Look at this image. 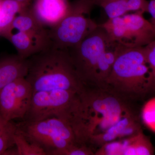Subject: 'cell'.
I'll return each instance as SVG.
<instances>
[{"label": "cell", "instance_id": "9a60e30c", "mask_svg": "<svg viewBox=\"0 0 155 155\" xmlns=\"http://www.w3.org/2000/svg\"><path fill=\"white\" fill-rule=\"evenodd\" d=\"M29 6L17 0H0V36H3L15 17Z\"/></svg>", "mask_w": 155, "mask_h": 155}, {"label": "cell", "instance_id": "2e32d148", "mask_svg": "<svg viewBox=\"0 0 155 155\" xmlns=\"http://www.w3.org/2000/svg\"><path fill=\"white\" fill-rule=\"evenodd\" d=\"M17 130V124L7 121L0 115V155H7L15 147L14 137Z\"/></svg>", "mask_w": 155, "mask_h": 155}, {"label": "cell", "instance_id": "277c9868", "mask_svg": "<svg viewBox=\"0 0 155 155\" xmlns=\"http://www.w3.org/2000/svg\"><path fill=\"white\" fill-rule=\"evenodd\" d=\"M81 94L64 90L35 93L24 121L55 117L69 123L74 131L80 112Z\"/></svg>", "mask_w": 155, "mask_h": 155}, {"label": "cell", "instance_id": "7a4b0ae2", "mask_svg": "<svg viewBox=\"0 0 155 155\" xmlns=\"http://www.w3.org/2000/svg\"><path fill=\"white\" fill-rule=\"evenodd\" d=\"M25 78L38 92L64 90L81 93L85 89L68 50L50 46L28 58Z\"/></svg>", "mask_w": 155, "mask_h": 155}, {"label": "cell", "instance_id": "5b68a950", "mask_svg": "<svg viewBox=\"0 0 155 155\" xmlns=\"http://www.w3.org/2000/svg\"><path fill=\"white\" fill-rule=\"evenodd\" d=\"M93 0H75L69 12L54 27L49 29L51 46L69 50L78 45L98 26L90 17Z\"/></svg>", "mask_w": 155, "mask_h": 155}, {"label": "cell", "instance_id": "3957f363", "mask_svg": "<svg viewBox=\"0 0 155 155\" xmlns=\"http://www.w3.org/2000/svg\"><path fill=\"white\" fill-rule=\"evenodd\" d=\"M144 47L125 46L116 58L104 88L128 101L151 94Z\"/></svg>", "mask_w": 155, "mask_h": 155}, {"label": "cell", "instance_id": "ffe728a7", "mask_svg": "<svg viewBox=\"0 0 155 155\" xmlns=\"http://www.w3.org/2000/svg\"><path fill=\"white\" fill-rule=\"evenodd\" d=\"M51 155H94L92 148L86 145L75 144L67 149L54 151L49 153Z\"/></svg>", "mask_w": 155, "mask_h": 155}, {"label": "cell", "instance_id": "6da1fadb", "mask_svg": "<svg viewBox=\"0 0 155 155\" xmlns=\"http://www.w3.org/2000/svg\"><path fill=\"white\" fill-rule=\"evenodd\" d=\"M80 120L77 133L79 144L99 148L110 141L116 127L136 113L130 101L107 89L86 87L81 94Z\"/></svg>", "mask_w": 155, "mask_h": 155}, {"label": "cell", "instance_id": "8992f818", "mask_svg": "<svg viewBox=\"0 0 155 155\" xmlns=\"http://www.w3.org/2000/svg\"><path fill=\"white\" fill-rule=\"evenodd\" d=\"M17 125L28 141L41 147L47 155L54 151L67 149L78 144L70 124L55 117L35 122L23 121Z\"/></svg>", "mask_w": 155, "mask_h": 155}, {"label": "cell", "instance_id": "ac0fdd59", "mask_svg": "<svg viewBox=\"0 0 155 155\" xmlns=\"http://www.w3.org/2000/svg\"><path fill=\"white\" fill-rule=\"evenodd\" d=\"M94 5L104 11L109 19L122 17L128 13L127 0H93Z\"/></svg>", "mask_w": 155, "mask_h": 155}, {"label": "cell", "instance_id": "52a82bcc", "mask_svg": "<svg viewBox=\"0 0 155 155\" xmlns=\"http://www.w3.org/2000/svg\"><path fill=\"white\" fill-rule=\"evenodd\" d=\"M113 42L99 25L78 45L68 50L78 75L87 87H96V74L100 57Z\"/></svg>", "mask_w": 155, "mask_h": 155}, {"label": "cell", "instance_id": "4fadbf2b", "mask_svg": "<svg viewBox=\"0 0 155 155\" xmlns=\"http://www.w3.org/2000/svg\"><path fill=\"white\" fill-rule=\"evenodd\" d=\"M125 46L114 42L102 54L97 67L96 74L97 87L104 88L116 58Z\"/></svg>", "mask_w": 155, "mask_h": 155}, {"label": "cell", "instance_id": "8fae6325", "mask_svg": "<svg viewBox=\"0 0 155 155\" xmlns=\"http://www.w3.org/2000/svg\"><path fill=\"white\" fill-rule=\"evenodd\" d=\"M143 13L134 12L122 16L127 29L128 47H143L155 39V28Z\"/></svg>", "mask_w": 155, "mask_h": 155}, {"label": "cell", "instance_id": "7402d4cb", "mask_svg": "<svg viewBox=\"0 0 155 155\" xmlns=\"http://www.w3.org/2000/svg\"><path fill=\"white\" fill-rule=\"evenodd\" d=\"M147 12L151 16L150 21L155 28V0H150L149 2Z\"/></svg>", "mask_w": 155, "mask_h": 155}, {"label": "cell", "instance_id": "30bf717a", "mask_svg": "<svg viewBox=\"0 0 155 155\" xmlns=\"http://www.w3.org/2000/svg\"><path fill=\"white\" fill-rule=\"evenodd\" d=\"M70 5L69 0H33L28 8L38 22L49 29L64 19Z\"/></svg>", "mask_w": 155, "mask_h": 155}, {"label": "cell", "instance_id": "44dd1931", "mask_svg": "<svg viewBox=\"0 0 155 155\" xmlns=\"http://www.w3.org/2000/svg\"><path fill=\"white\" fill-rule=\"evenodd\" d=\"M148 4L147 0H127V11L144 14L148 12Z\"/></svg>", "mask_w": 155, "mask_h": 155}, {"label": "cell", "instance_id": "603a6c76", "mask_svg": "<svg viewBox=\"0 0 155 155\" xmlns=\"http://www.w3.org/2000/svg\"><path fill=\"white\" fill-rule=\"evenodd\" d=\"M17 1L20 2L25 4V5H30L33 0H17Z\"/></svg>", "mask_w": 155, "mask_h": 155}, {"label": "cell", "instance_id": "ba28073f", "mask_svg": "<svg viewBox=\"0 0 155 155\" xmlns=\"http://www.w3.org/2000/svg\"><path fill=\"white\" fill-rule=\"evenodd\" d=\"M32 96V87L25 78L12 81L0 91V115L7 121L24 119Z\"/></svg>", "mask_w": 155, "mask_h": 155}, {"label": "cell", "instance_id": "d6986e66", "mask_svg": "<svg viewBox=\"0 0 155 155\" xmlns=\"http://www.w3.org/2000/svg\"><path fill=\"white\" fill-rule=\"evenodd\" d=\"M144 47L147 63L150 69L149 84L152 94L155 93V39Z\"/></svg>", "mask_w": 155, "mask_h": 155}, {"label": "cell", "instance_id": "9c48e42d", "mask_svg": "<svg viewBox=\"0 0 155 155\" xmlns=\"http://www.w3.org/2000/svg\"><path fill=\"white\" fill-rule=\"evenodd\" d=\"M2 37L14 45L17 54L23 59H28L51 46L49 38L39 36L10 27Z\"/></svg>", "mask_w": 155, "mask_h": 155}, {"label": "cell", "instance_id": "7c38bea8", "mask_svg": "<svg viewBox=\"0 0 155 155\" xmlns=\"http://www.w3.org/2000/svg\"><path fill=\"white\" fill-rule=\"evenodd\" d=\"M28 67V59H23L17 54L1 58L0 91L12 81L26 77Z\"/></svg>", "mask_w": 155, "mask_h": 155}, {"label": "cell", "instance_id": "5bb4252c", "mask_svg": "<svg viewBox=\"0 0 155 155\" xmlns=\"http://www.w3.org/2000/svg\"><path fill=\"white\" fill-rule=\"evenodd\" d=\"M121 140L122 155H151L154 154V148L151 142L143 131Z\"/></svg>", "mask_w": 155, "mask_h": 155}, {"label": "cell", "instance_id": "e0dca14e", "mask_svg": "<svg viewBox=\"0 0 155 155\" xmlns=\"http://www.w3.org/2000/svg\"><path fill=\"white\" fill-rule=\"evenodd\" d=\"M17 155H46L47 153L38 145L31 142L18 130L14 135Z\"/></svg>", "mask_w": 155, "mask_h": 155}]
</instances>
